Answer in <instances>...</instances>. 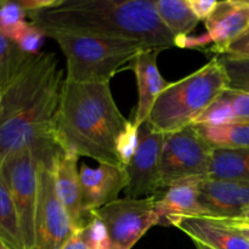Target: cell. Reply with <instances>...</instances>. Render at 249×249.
<instances>
[{
    "label": "cell",
    "instance_id": "d6a6232c",
    "mask_svg": "<svg viewBox=\"0 0 249 249\" xmlns=\"http://www.w3.org/2000/svg\"><path fill=\"white\" fill-rule=\"evenodd\" d=\"M219 220H221V219H219ZM221 221L226 223L228 225L232 226V228L237 229L243 236H246V237L249 240V224L242 223V221H237V220H221Z\"/></svg>",
    "mask_w": 249,
    "mask_h": 249
},
{
    "label": "cell",
    "instance_id": "8d00e7d4",
    "mask_svg": "<svg viewBox=\"0 0 249 249\" xmlns=\"http://www.w3.org/2000/svg\"><path fill=\"white\" fill-rule=\"evenodd\" d=\"M0 102H1V94H0Z\"/></svg>",
    "mask_w": 249,
    "mask_h": 249
},
{
    "label": "cell",
    "instance_id": "836d02e7",
    "mask_svg": "<svg viewBox=\"0 0 249 249\" xmlns=\"http://www.w3.org/2000/svg\"><path fill=\"white\" fill-rule=\"evenodd\" d=\"M229 220H242V221H248L249 223V208L246 209L242 214H241L240 218L237 219H229Z\"/></svg>",
    "mask_w": 249,
    "mask_h": 249
},
{
    "label": "cell",
    "instance_id": "e575fe53",
    "mask_svg": "<svg viewBox=\"0 0 249 249\" xmlns=\"http://www.w3.org/2000/svg\"><path fill=\"white\" fill-rule=\"evenodd\" d=\"M192 242H194V245H195V247H196V249H213V248L208 247L207 245H204V243L198 242V241H192Z\"/></svg>",
    "mask_w": 249,
    "mask_h": 249
},
{
    "label": "cell",
    "instance_id": "4316f807",
    "mask_svg": "<svg viewBox=\"0 0 249 249\" xmlns=\"http://www.w3.org/2000/svg\"><path fill=\"white\" fill-rule=\"evenodd\" d=\"M78 232L90 249H113L108 230L96 213H94L87 226Z\"/></svg>",
    "mask_w": 249,
    "mask_h": 249
},
{
    "label": "cell",
    "instance_id": "8fae6325",
    "mask_svg": "<svg viewBox=\"0 0 249 249\" xmlns=\"http://www.w3.org/2000/svg\"><path fill=\"white\" fill-rule=\"evenodd\" d=\"M164 138V134L155 130L148 121L139 126V146L125 167L128 175L125 197L146 198L160 195V168Z\"/></svg>",
    "mask_w": 249,
    "mask_h": 249
},
{
    "label": "cell",
    "instance_id": "f546056e",
    "mask_svg": "<svg viewBox=\"0 0 249 249\" xmlns=\"http://www.w3.org/2000/svg\"><path fill=\"white\" fill-rule=\"evenodd\" d=\"M221 55L232 56V57L249 58V28L233 43L228 46Z\"/></svg>",
    "mask_w": 249,
    "mask_h": 249
},
{
    "label": "cell",
    "instance_id": "7402d4cb",
    "mask_svg": "<svg viewBox=\"0 0 249 249\" xmlns=\"http://www.w3.org/2000/svg\"><path fill=\"white\" fill-rule=\"evenodd\" d=\"M32 56L27 55L15 41L0 33V92L17 77Z\"/></svg>",
    "mask_w": 249,
    "mask_h": 249
},
{
    "label": "cell",
    "instance_id": "83f0119b",
    "mask_svg": "<svg viewBox=\"0 0 249 249\" xmlns=\"http://www.w3.org/2000/svg\"><path fill=\"white\" fill-rule=\"evenodd\" d=\"M139 146V126L134 122H128L117 139L116 150L119 162L123 167L130 163Z\"/></svg>",
    "mask_w": 249,
    "mask_h": 249
},
{
    "label": "cell",
    "instance_id": "9c48e42d",
    "mask_svg": "<svg viewBox=\"0 0 249 249\" xmlns=\"http://www.w3.org/2000/svg\"><path fill=\"white\" fill-rule=\"evenodd\" d=\"M157 197L121 198L96 211L108 230L113 249H131L160 219L156 213Z\"/></svg>",
    "mask_w": 249,
    "mask_h": 249
},
{
    "label": "cell",
    "instance_id": "1f68e13d",
    "mask_svg": "<svg viewBox=\"0 0 249 249\" xmlns=\"http://www.w3.org/2000/svg\"><path fill=\"white\" fill-rule=\"evenodd\" d=\"M61 249H90L88 247V245L85 243V241L83 240L82 235L79 232H75L65 245L62 246Z\"/></svg>",
    "mask_w": 249,
    "mask_h": 249
},
{
    "label": "cell",
    "instance_id": "7c38bea8",
    "mask_svg": "<svg viewBox=\"0 0 249 249\" xmlns=\"http://www.w3.org/2000/svg\"><path fill=\"white\" fill-rule=\"evenodd\" d=\"M79 177L83 206L89 213H95L119 199V194L128 186L125 167L121 165L100 164L97 168H90L83 164Z\"/></svg>",
    "mask_w": 249,
    "mask_h": 249
},
{
    "label": "cell",
    "instance_id": "44dd1931",
    "mask_svg": "<svg viewBox=\"0 0 249 249\" xmlns=\"http://www.w3.org/2000/svg\"><path fill=\"white\" fill-rule=\"evenodd\" d=\"M0 240L10 249H26L18 216L6 185L0 178Z\"/></svg>",
    "mask_w": 249,
    "mask_h": 249
},
{
    "label": "cell",
    "instance_id": "5bb4252c",
    "mask_svg": "<svg viewBox=\"0 0 249 249\" xmlns=\"http://www.w3.org/2000/svg\"><path fill=\"white\" fill-rule=\"evenodd\" d=\"M199 202L204 216L221 220L237 219L249 208V182L203 179Z\"/></svg>",
    "mask_w": 249,
    "mask_h": 249
},
{
    "label": "cell",
    "instance_id": "ba28073f",
    "mask_svg": "<svg viewBox=\"0 0 249 249\" xmlns=\"http://www.w3.org/2000/svg\"><path fill=\"white\" fill-rule=\"evenodd\" d=\"M58 150L41 155L39 160V198L33 249H61L77 232L55 191L53 160Z\"/></svg>",
    "mask_w": 249,
    "mask_h": 249
},
{
    "label": "cell",
    "instance_id": "ffe728a7",
    "mask_svg": "<svg viewBox=\"0 0 249 249\" xmlns=\"http://www.w3.org/2000/svg\"><path fill=\"white\" fill-rule=\"evenodd\" d=\"M194 126L213 150L249 148V122H238L220 126Z\"/></svg>",
    "mask_w": 249,
    "mask_h": 249
},
{
    "label": "cell",
    "instance_id": "f1b7e54d",
    "mask_svg": "<svg viewBox=\"0 0 249 249\" xmlns=\"http://www.w3.org/2000/svg\"><path fill=\"white\" fill-rule=\"evenodd\" d=\"M223 96L228 100L235 116L236 123L249 122V94L248 92L235 91L226 89L223 91Z\"/></svg>",
    "mask_w": 249,
    "mask_h": 249
},
{
    "label": "cell",
    "instance_id": "5b68a950",
    "mask_svg": "<svg viewBox=\"0 0 249 249\" xmlns=\"http://www.w3.org/2000/svg\"><path fill=\"white\" fill-rule=\"evenodd\" d=\"M46 38L53 39L60 46L67 66L65 79L74 83H109L116 73L148 49L128 39L72 32H50Z\"/></svg>",
    "mask_w": 249,
    "mask_h": 249
},
{
    "label": "cell",
    "instance_id": "d4e9b609",
    "mask_svg": "<svg viewBox=\"0 0 249 249\" xmlns=\"http://www.w3.org/2000/svg\"><path fill=\"white\" fill-rule=\"evenodd\" d=\"M231 123H236L235 116H233L230 104L221 92L220 96L196 119L194 125L220 126Z\"/></svg>",
    "mask_w": 249,
    "mask_h": 249
},
{
    "label": "cell",
    "instance_id": "6da1fadb",
    "mask_svg": "<svg viewBox=\"0 0 249 249\" xmlns=\"http://www.w3.org/2000/svg\"><path fill=\"white\" fill-rule=\"evenodd\" d=\"M65 78L55 53H39L0 92V167L26 147H58L53 129Z\"/></svg>",
    "mask_w": 249,
    "mask_h": 249
},
{
    "label": "cell",
    "instance_id": "4dcf8cb0",
    "mask_svg": "<svg viewBox=\"0 0 249 249\" xmlns=\"http://www.w3.org/2000/svg\"><path fill=\"white\" fill-rule=\"evenodd\" d=\"M187 1L198 21H206L219 2L216 0H187Z\"/></svg>",
    "mask_w": 249,
    "mask_h": 249
},
{
    "label": "cell",
    "instance_id": "7a4b0ae2",
    "mask_svg": "<svg viewBox=\"0 0 249 249\" xmlns=\"http://www.w3.org/2000/svg\"><path fill=\"white\" fill-rule=\"evenodd\" d=\"M28 17L45 36L72 32L128 39L160 51L175 46V38L158 16L155 0H53Z\"/></svg>",
    "mask_w": 249,
    "mask_h": 249
},
{
    "label": "cell",
    "instance_id": "e0dca14e",
    "mask_svg": "<svg viewBox=\"0 0 249 249\" xmlns=\"http://www.w3.org/2000/svg\"><path fill=\"white\" fill-rule=\"evenodd\" d=\"M192 241H198L213 249H249V240L237 229L209 216H189L175 226Z\"/></svg>",
    "mask_w": 249,
    "mask_h": 249
},
{
    "label": "cell",
    "instance_id": "d6986e66",
    "mask_svg": "<svg viewBox=\"0 0 249 249\" xmlns=\"http://www.w3.org/2000/svg\"><path fill=\"white\" fill-rule=\"evenodd\" d=\"M160 21L174 38L189 36L198 24L187 0H155Z\"/></svg>",
    "mask_w": 249,
    "mask_h": 249
},
{
    "label": "cell",
    "instance_id": "3957f363",
    "mask_svg": "<svg viewBox=\"0 0 249 249\" xmlns=\"http://www.w3.org/2000/svg\"><path fill=\"white\" fill-rule=\"evenodd\" d=\"M128 122L114 101L109 83L65 79L53 139L65 152L89 157L99 164L123 167L116 143Z\"/></svg>",
    "mask_w": 249,
    "mask_h": 249
},
{
    "label": "cell",
    "instance_id": "277c9868",
    "mask_svg": "<svg viewBox=\"0 0 249 249\" xmlns=\"http://www.w3.org/2000/svg\"><path fill=\"white\" fill-rule=\"evenodd\" d=\"M228 89L225 73L214 56L208 63L181 78L160 95L148 122L164 135L194 125L196 119Z\"/></svg>",
    "mask_w": 249,
    "mask_h": 249
},
{
    "label": "cell",
    "instance_id": "cb8c5ba5",
    "mask_svg": "<svg viewBox=\"0 0 249 249\" xmlns=\"http://www.w3.org/2000/svg\"><path fill=\"white\" fill-rule=\"evenodd\" d=\"M27 12L21 1L2 0L0 4V33L6 38H14L19 28L26 23Z\"/></svg>",
    "mask_w": 249,
    "mask_h": 249
},
{
    "label": "cell",
    "instance_id": "484cf974",
    "mask_svg": "<svg viewBox=\"0 0 249 249\" xmlns=\"http://www.w3.org/2000/svg\"><path fill=\"white\" fill-rule=\"evenodd\" d=\"M45 38L46 36L43 29L32 22L27 21L17 31V33L12 38V41H15L17 46L27 55H38Z\"/></svg>",
    "mask_w": 249,
    "mask_h": 249
},
{
    "label": "cell",
    "instance_id": "74e56055",
    "mask_svg": "<svg viewBox=\"0 0 249 249\" xmlns=\"http://www.w3.org/2000/svg\"><path fill=\"white\" fill-rule=\"evenodd\" d=\"M1 1H2V0H0V4H1Z\"/></svg>",
    "mask_w": 249,
    "mask_h": 249
},
{
    "label": "cell",
    "instance_id": "8992f818",
    "mask_svg": "<svg viewBox=\"0 0 249 249\" xmlns=\"http://www.w3.org/2000/svg\"><path fill=\"white\" fill-rule=\"evenodd\" d=\"M40 155L36 148L26 147L9 156L0 167V178L14 201L26 249H33L36 238Z\"/></svg>",
    "mask_w": 249,
    "mask_h": 249
},
{
    "label": "cell",
    "instance_id": "30bf717a",
    "mask_svg": "<svg viewBox=\"0 0 249 249\" xmlns=\"http://www.w3.org/2000/svg\"><path fill=\"white\" fill-rule=\"evenodd\" d=\"M207 32L202 36L175 38V46L182 49H204L221 55L231 43L249 28V0L219 1L204 21Z\"/></svg>",
    "mask_w": 249,
    "mask_h": 249
},
{
    "label": "cell",
    "instance_id": "d590c367",
    "mask_svg": "<svg viewBox=\"0 0 249 249\" xmlns=\"http://www.w3.org/2000/svg\"><path fill=\"white\" fill-rule=\"evenodd\" d=\"M0 249H10V248L7 247L6 245H5V243H4V241H2V240H0Z\"/></svg>",
    "mask_w": 249,
    "mask_h": 249
},
{
    "label": "cell",
    "instance_id": "52a82bcc",
    "mask_svg": "<svg viewBox=\"0 0 249 249\" xmlns=\"http://www.w3.org/2000/svg\"><path fill=\"white\" fill-rule=\"evenodd\" d=\"M213 148L194 125L167 134L160 155V194L168 187L190 179H208Z\"/></svg>",
    "mask_w": 249,
    "mask_h": 249
},
{
    "label": "cell",
    "instance_id": "4fadbf2b",
    "mask_svg": "<svg viewBox=\"0 0 249 249\" xmlns=\"http://www.w3.org/2000/svg\"><path fill=\"white\" fill-rule=\"evenodd\" d=\"M78 156L65 152L60 148L53 160V184L61 204L70 215L75 231L87 226L94 213L84 209L82 186L78 170Z\"/></svg>",
    "mask_w": 249,
    "mask_h": 249
},
{
    "label": "cell",
    "instance_id": "2e32d148",
    "mask_svg": "<svg viewBox=\"0 0 249 249\" xmlns=\"http://www.w3.org/2000/svg\"><path fill=\"white\" fill-rule=\"evenodd\" d=\"M160 53L162 51L156 49H146L131 63L139 90V101L133 121L138 126L148 121L156 101L170 84L158 70L157 57Z\"/></svg>",
    "mask_w": 249,
    "mask_h": 249
},
{
    "label": "cell",
    "instance_id": "9a60e30c",
    "mask_svg": "<svg viewBox=\"0 0 249 249\" xmlns=\"http://www.w3.org/2000/svg\"><path fill=\"white\" fill-rule=\"evenodd\" d=\"M203 179H190L168 187L156 199V213L162 226H177L181 219L204 216L199 202V186Z\"/></svg>",
    "mask_w": 249,
    "mask_h": 249
},
{
    "label": "cell",
    "instance_id": "603a6c76",
    "mask_svg": "<svg viewBox=\"0 0 249 249\" xmlns=\"http://www.w3.org/2000/svg\"><path fill=\"white\" fill-rule=\"evenodd\" d=\"M228 83V89L249 94V58L216 55Z\"/></svg>",
    "mask_w": 249,
    "mask_h": 249
},
{
    "label": "cell",
    "instance_id": "ac0fdd59",
    "mask_svg": "<svg viewBox=\"0 0 249 249\" xmlns=\"http://www.w3.org/2000/svg\"><path fill=\"white\" fill-rule=\"evenodd\" d=\"M208 179L249 182V148L213 150Z\"/></svg>",
    "mask_w": 249,
    "mask_h": 249
}]
</instances>
